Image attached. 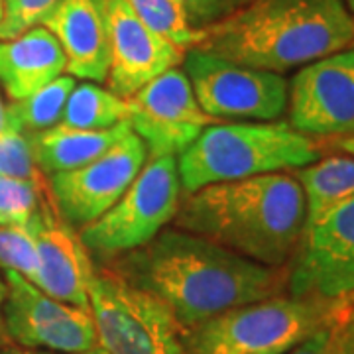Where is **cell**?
Returning a JSON list of instances; mask_svg holds the SVG:
<instances>
[{
    "instance_id": "1",
    "label": "cell",
    "mask_w": 354,
    "mask_h": 354,
    "mask_svg": "<svg viewBox=\"0 0 354 354\" xmlns=\"http://www.w3.org/2000/svg\"><path fill=\"white\" fill-rule=\"evenodd\" d=\"M114 274L160 299L183 330L288 293V268L258 264L179 228H164L146 246L118 258Z\"/></svg>"
},
{
    "instance_id": "2",
    "label": "cell",
    "mask_w": 354,
    "mask_h": 354,
    "mask_svg": "<svg viewBox=\"0 0 354 354\" xmlns=\"http://www.w3.org/2000/svg\"><path fill=\"white\" fill-rule=\"evenodd\" d=\"M176 228L270 268H288L305 228V197L290 174L213 183L187 193Z\"/></svg>"
},
{
    "instance_id": "3",
    "label": "cell",
    "mask_w": 354,
    "mask_h": 354,
    "mask_svg": "<svg viewBox=\"0 0 354 354\" xmlns=\"http://www.w3.org/2000/svg\"><path fill=\"white\" fill-rule=\"evenodd\" d=\"M354 16L344 0H248L234 14L205 28L197 50L283 75L346 50Z\"/></svg>"
},
{
    "instance_id": "4",
    "label": "cell",
    "mask_w": 354,
    "mask_h": 354,
    "mask_svg": "<svg viewBox=\"0 0 354 354\" xmlns=\"http://www.w3.org/2000/svg\"><path fill=\"white\" fill-rule=\"evenodd\" d=\"M321 158L311 136L288 122H215L177 158L181 189L299 169Z\"/></svg>"
},
{
    "instance_id": "5",
    "label": "cell",
    "mask_w": 354,
    "mask_h": 354,
    "mask_svg": "<svg viewBox=\"0 0 354 354\" xmlns=\"http://www.w3.org/2000/svg\"><path fill=\"white\" fill-rule=\"evenodd\" d=\"M337 301L299 299L288 293L234 307L183 330L185 354H288L329 327Z\"/></svg>"
},
{
    "instance_id": "6",
    "label": "cell",
    "mask_w": 354,
    "mask_h": 354,
    "mask_svg": "<svg viewBox=\"0 0 354 354\" xmlns=\"http://www.w3.org/2000/svg\"><path fill=\"white\" fill-rule=\"evenodd\" d=\"M87 293L97 341L106 354H185L183 329L148 291L95 268Z\"/></svg>"
},
{
    "instance_id": "7",
    "label": "cell",
    "mask_w": 354,
    "mask_h": 354,
    "mask_svg": "<svg viewBox=\"0 0 354 354\" xmlns=\"http://www.w3.org/2000/svg\"><path fill=\"white\" fill-rule=\"evenodd\" d=\"M181 179L174 156H148L124 195L95 223L81 228L87 250L127 254L152 242L177 215Z\"/></svg>"
},
{
    "instance_id": "8",
    "label": "cell",
    "mask_w": 354,
    "mask_h": 354,
    "mask_svg": "<svg viewBox=\"0 0 354 354\" xmlns=\"http://www.w3.org/2000/svg\"><path fill=\"white\" fill-rule=\"evenodd\" d=\"M181 65L199 106L215 120L274 122L288 111L290 81L279 73L232 64L197 48L185 51Z\"/></svg>"
},
{
    "instance_id": "9",
    "label": "cell",
    "mask_w": 354,
    "mask_h": 354,
    "mask_svg": "<svg viewBox=\"0 0 354 354\" xmlns=\"http://www.w3.org/2000/svg\"><path fill=\"white\" fill-rule=\"evenodd\" d=\"M354 290V199L307 223L288 266V295L341 304Z\"/></svg>"
},
{
    "instance_id": "10",
    "label": "cell",
    "mask_w": 354,
    "mask_h": 354,
    "mask_svg": "<svg viewBox=\"0 0 354 354\" xmlns=\"http://www.w3.org/2000/svg\"><path fill=\"white\" fill-rule=\"evenodd\" d=\"M6 279L4 329L24 348L81 354L99 346L91 311L59 301L20 274L2 270Z\"/></svg>"
},
{
    "instance_id": "11",
    "label": "cell",
    "mask_w": 354,
    "mask_h": 354,
    "mask_svg": "<svg viewBox=\"0 0 354 354\" xmlns=\"http://www.w3.org/2000/svg\"><path fill=\"white\" fill-rule=\"evenodd\" d=\"M130 130L148 156H181L203 130L215 122L199 106L189 79L181 67H171L127 99Z\"/></svg>"
},
{
    "instance_id": "12",
    "label": "cell",
    "mask_w": 354,
    "mask_h": 354,
    "mask_svg": "<svg viewBox=\"0 0 354 354\" xmlns=\"http://www.w3.org/2000/svg\"><path fill=\"white\" fill-rule=\"evenodd\" d=\"M148 160L144 142L130 130L93 162L50 176V191L59 216L85 228L118 201Z\"/></svg>"
},
{
    "instance_id": "13",
    "label": "cell",
    "mask_w": 354,
    "mask_h": 354,
    "mask_svg": "<svg viewBox=\"0 0 354 354\" xmlns=\"http://www.w3.org/2000/svg\"><path fill=\"white\" fill-rule=\"evenodd\" d=\"M290 127L305 136L354 134V48L304 65L290 81Z\"/></svg>"
},
{
    "instance_id": "14",
    "label": "cell",
    "mask_w": 354,
    "mask_h": 354,
    "mask_svg": "<svg viewBox=\"0 0 354 354\" xmlns=\"http://www.w3.org/2000/svg\"><path fill=\"white\" fill-rule=\"evenodd\" d=\"M109 73L106 88L128 99L152 79L179 67L185 51L156 34L140 20L127 0H106Z\"/></svg>"
},
{
    "instance_id": "15",
    "label": "cell",
    "mask_w": 354,
    "mask_h": 354,
    "mask_svg": "<svg viewBox=\"0 0 354 354\" xmlns=\"http://www.w3.org/2000/svg\"><path fill=\"white\" fill-rule=\"evenodd\" d=\"M28 230L36 241L39 256L34 286L59 301L88 309L87 286L95 266L81 236L51 205L39 213Z\"/></svg>"
},
{
    "instance_id": "16",
    "label": "cell",
    "mask_w": 354,
    "mask_h": 354,
    "mask_svg": "<svg viewBox=\"0 0 354 354\" xmlns=\"http://www.w3.org/2000/svg\"><path fill=\"white\" fill-rule=\"evenodd\" d=\"M59 41L67 75L104 83L109 73V14L106 0H59L41 22Z\"/></svg>"
},
{
    "instance_id": "17",
    "label": "cell",
    "mask_w": 354,
    "mask_h": 354,
    "mask_svg": "<svg viewBox=\"0 0 354 354\" xmlns=\"http://www.w3.org/2000/svg\"><path fill=\"white\" fill-rule=\"evenodd\" d=\"M67 59L50 30L36 26L12 39H0V85L10 101H22L65 75Z\"/></svg>"
},
{
    "instance_id": "18",
    "label": "cell",
    "mask_w": 354,
    "mask_h": 354,
    "mask_svg": "<svg viewBox=\"0 0 354 354\" xmlns=\"http://www.w3.org/2000/svg\"><path fill=\"white\" fill-rule=\"evenodd\" d=\"M128 132V122H122L111 130H81L67 124H57L28 136L39 171L53 176L93 162Z\"/></svg>"
},
{
    "instance_id": "19",
    "label": "cell",
    "mask_w": 354,
    "mask_h": 354,
    "mask_svg": "<svg viewBox=\"0 0 354 354\" xmlns=\"http://www.w3.org/2000/svg\"><path fill=\"white\" fill-rule=\"evenodd\" d=\"M295 179L305 197V225L354 199V158L329 156L299 167Z\"/></svg>"
},
{
    "instance_id": "20",
    "label": "cell",
    "mask_w": 354,
    "mask_h": 354,
    "mask_svg": "<svg viewBox=\"0 0 354 354\" xmlns=\"http://www.w3.org/2000/svg\"><path fill=\"white\" fill-rule=\"evenodd\" d=\"M127 99L97 83L83 81L71 91L64 109L62 124L81 130H111L127 122Z\"/></svg>"
},
{
    "instance_id": "21",
    "label": "cell",
    "mask_w": 354,
    "mask_h": 354,
    "mask_svg": "<svg viewBox=\"0 0 354 354\" xmlns=\"http://www.w3.org/2000/svg\"><path fill=\"white\" fill-rule=\"evenodd\" d=\"M75 85V77L62 75L22 101H12L6 106L8 122L24 134H36L62 124L65 104Z\"/></svg>"
},
{
    "instance_id": "22",
    "label": "cell",
    "mask_w": 354,
    "mask_h": 354,
    "mask_svg": "<svg viewBox=\"0 0 354 354\" xmlns=\"http://www.w3.org/2000/svg\"><path fill=\"white\" fill-rule=\"evenodd\" d=\"M132 12L162 38L181 51L195 48L201 32L193 30L177 0H127Z\"/></svg>"
},
{
    "instance_id": "23",
    "label": "cell",
    "mask_w": 354,
    "mask_h": 354,
    "mask_svg": "<svg viewBox=\"0 0 354 354\" xmlns=\"http://www.w3.org/2000/svg\"><path fill=\"white\" fill-rule=\"evenodd\" d=\"M48 205L44 181L0 176V227L30 228Z\"/></svg>"
},
{
    "instance_id": "24",
    "label": "cell",
    "mask_w": 354,
    "mask_h": 354,
    "mask_svg": "<svg viewBox=\"0 0 354 354\" xmlns=\"http://www.w3.org/2000/svg\"><path fill=\"white\" fill-rule=\"evenodd\" d=\"M0 270H10L36 283L39 256L36 241L28 228L0 227Z\"/></svg>"
},
{
    "instance_id": "25",
    "label": "cell",
    "mask_w": 354,
    "mask_h": 354,
    "mask_svg": "<svg viewBox=\"0 0 354 354\" xmlns=\"http://www.w3.org/2000/svg\"><path fill=\"white\" fill-rule=\"evenodd\" d=\"M0 176L41 181V171L34 160L30 136L12 124L0 132Z\"/></svg>"
},
{
    "instance_id": "26",
    "label": "cell",
    "mask_w": 354,
    "mask_h": 354,
    "mask_svg": "<svg viewBox=\"0 0 354 354\" xmlns=\"http://www.w3.org/2000/svg\"><path fill=\"white\" fill-rule=\"evenodd\" d=\"M59 0H4V24L0 39H12L41 26Z\"/></svg>"
},
{
    "instance_id": "27",
    "label": "cell",
    "mask_w": 354,
    "mask_h": 354,
    "mask_svg": "<svg viewBox=\"0 0 354 354\" xmlns=\"http://www.w3.org/2000/svg\"><path fill=\"white\" fill-rule=\"evenodd\" d=\"M246 2L248 0H177L189 26L197 32L228 18Z\"/></svg>"
},
{
    "instance_id": "28",
    "label": "cell",
    "mask_w": 354,
    "mask_h": 354,
    "mask_svg": "<svg viewBox=\"0 0 354 354\" xmlns=\"http://www.w3.org/2000/svg\"><path fill=\"white\" fill-rule=\"evenodd\" d=\"M333 354H354V305L342 307L330 323Z\"/></svg>"
},
{
    "instance_id": "29",
    "label": "cell",
    "mask_w": 354,
    "mask_h": 354,
    "mask_svg": "<svg viewBox=\"0 0 354 354\" xmlns=\"http://www.w3.org/2000/svg\"><path fill=\"white\" fill-rule=\"evenodd\" d=\"M288 354H333V342H330V325L309 337L299 346H295Z\"/></svg>"
},
{
    "instance_id": "30",
    "label": "cell",
    "mask_w": 354,
    "mask_h": 354,
    "mask_svg": "<svg viewBox=\"0 0 354 354\" xmlns=\"http://www.w3.org/2000/svg\"><path fill=\"white\" fill-rule=\"evenodd\" d=\"M4 299H6V279L4 272L0 270V348L6 342V329H4Z\"/></svg>"
},
{
    "instance_id": "31",
    "label": "cell",
    "mask_w": 354,
    "mask_h": 354,
    "mask_svg": "<svg viewBox=\"0 0 354 354\" xmlns=\"http://www.w3.org/2000/svg\"><path fill=\"white\" fill-rule=\"evenodd\" d=\"M333 146H335L337 150H341L342 153H346V156L354 158V134H351V136L335 138L333 140Z\"/></svg>"
},
{
    "instance_id": "32",
    "label": "cell",
    "mask_w": 354,
    "mask_h": 354,
    "mask_svg": "<svg viewBox=\"0 0 354 354\" xmlns=\"http://www.w3.org/2000/svg\"><path fill=\"white\" fill-rule=\"evenodd\" d=\"M0 354H57V353H50V351H38V348H14V346H2L0 348Z\"/></svg>"
},
{
    "instance_id": "33",
    "label": "cell",
    "mask_w": 354,
    "mask_h": 354,
    "mask_svg": "<svg viewBox=\"0 0 354 354\" xmlns=\"http://www.w3.org/2000/svg\"><path fill=\"white\" fill-rule=\"evenodd\" d=\"M8 127H10V122H8V114H6V104L0 99V132H4Z\"/></svg>"
},
{
    "instance_id": "34",
    "label": "cell",
    "mask_w": 354,
    "mask_h": 354,
    "mask_svg": "<svg viewBox=\"0 0 354 354\" xmlns=\"http://www.w3.org/2000/svg\"><path fill=\"white\" fill-rule=\"evenodd\" d=\"M354 305V290L344 297V301H342V307H353Z\"/></svg>"
},
{
    "instance_id": "35",
    "label": "cell",
    "mask_w": 354,
    "mask_h": 354,
    "mask_svg": "<svg viewBox=\"0 0 354 354\" xmlns=\"http://www.w3.org/2000/svg\"><path fill=\"white\" fill-rule=\"evenodd\" d=\"M2 24H4V0H0V34H2Z\"/></svg>"
},
{
    "instance_id": "36",
    "label": "cell",
    "mask_w": 354,
    "mask_h": 354,
    "mask_svg": "<svg viewBox=\"0 0 354 354\" xmlns=\"http://www.w3.org/2000/svg\"><path fill=\"white\" fill-rule=\"evenodd\" d=\"M81 354H106L104 351H102L101 346H95L93 351H88V353H81Z\"/></svg>"
},
{
    "instance_id": "37",
    "label": "cell",
    "mask_w": 354,
    "mask_h": 354,
    "mask_svg": "<svg viewBox=\"0 0 354 354\" xmlns=\"http://www.w3.org/2000/svg\"><path fill=\"white\" fill-rule=\"evenodd\" d=\"M344 4H346V8L351 10V14L354 16V0H344Z\"/></svg>"
},
{
    "instance_id": "38",
    "label": "cell",
    "mask_w": 354,
    "mask_h": 354,
    "mask_svg": "<svg viewBox=\"0 0 354 354\" xmlns=\"http://www.w3.org/2000/svg\"><path fill=\"white\" fill-rule=\"evenodd\" d=\"M353 46H354V41H353Z\"/></svg>"
}]
</instances>
